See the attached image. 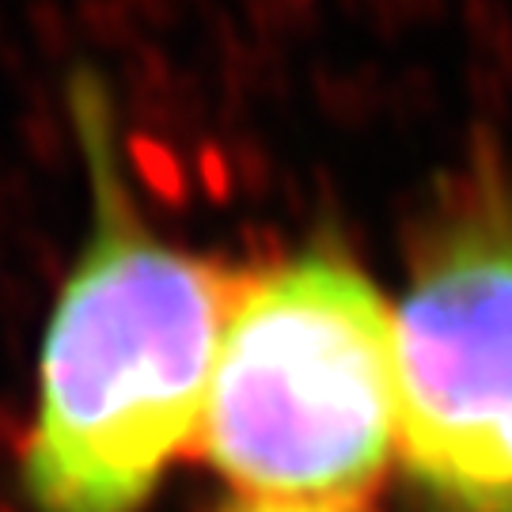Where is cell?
Masks as SVG:
<instances>
[{
    "label": "cell",
    "mask_w": 512,
    "mask_h": 512,
    "mask_svg": "<svg viewBox=\"0 0 512 512\" xmlns=\"http://www.w3.org/2000/svg\"><path fill=\"white\" fill-rule=\"evenodd\" d=\"M224 512H357L342 505H304V501H262V497H236Z\"/></svg>",
    "instance_id": "4"
},
{
    "label": "cell",
    "mask_w": 512,
    "mask_h": 512,
    "mask_svg": "<svg viewBox=\"0 0 512 512\" xmlns=\"http://www.w3.org/2000/svg\"><path fill=\"white\" fill-rule=\"evenodd\" d=\"M194 452L236 497L342 509L399 456L395 308L342 243L239 274Z\"/></svg>",
    "instance_id": "2"
},
{
    "label": "cell",
    "mask_w": 512,
    "mask_h": 512,
    "mask_svg": "<svg viewBox=\"0 0 512 512\" xmlns=\"http://www.w3.org/2000/svg\"><path fill=\"white\" fill-rule=\"evenodd\" d=\"M69 107L92 220L42 334L19 475L31 512H141L198 448L239 274L141 217L107 92L88 73Z\"/></svg>",
    "instance_id": "1"
},
{
    "label": "cell",
    "mask_w": 512,
    "mask_h": 512,
    "mask_svg": "<svg viewBox=\"0 0 512 512\" xmlns=\"http://www.w3.org/2000/svg\"><path fill=\"white\" fill-rule=\"evenodd\" d=\"M399 459L444 512H512V186L494 156L421 209L395 304Z\"/></svg>",
    "instance_id": "3"
}]
</instances>
